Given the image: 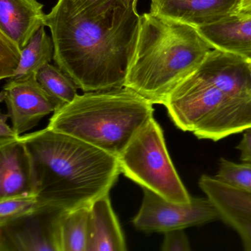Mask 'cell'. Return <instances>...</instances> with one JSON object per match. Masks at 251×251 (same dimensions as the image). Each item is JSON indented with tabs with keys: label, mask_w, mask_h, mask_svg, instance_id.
<instances>
[{
	"label": "cell",
	"mask_w": 251,
	"mask_h": 251,
	"mask_svg": "<svg viewBox=\"0 0 251 251\" xmlns=\"http://www.w3.org/2000/svg\"><path fill=\"white\" fill-rule=\"evenodd\" d=\"M140 20L136 5L89 15L57 3L45 18L55 62L84 92L124 87Z\"/></svg>",
	"instance_id": "obj_1"
},
{
	"label": "cell",
	"mask_w": 251,
	"mask_h": 251,
	"mask_svg": "<svg viewBox=\"0 0 251 251\" xmlns=\"http://www.w3.org/2000/svg\"><path fill=\"white\" fill-rule=\"evenodd\" d=\"M20 139L30 155L41 206L61 211L89 206L108 195L121 173L117 157L48 127Z\"/></svg>",
	"instance_id": "obj_2"
},
{
	"label": "cell",
	"mask_w": 251,
	"mask_h": 251,
	"mask_svg": "<svg viewBox=\"0 0 251 251\" xmlns=\"http://www.w3.org/2000/svg\"><path fill=\"white\" fill-rule=\"evenodd\" d=\"M213 48L197 27L145 13L126 77L130 88L152 104L167 97L201 67Z\"/></svg>",
	"instance_id": "obj_3"
},
{
	"label": "cell",
	"mask_w": 251,
	"mask_h": 251,
	"mask_svg": "<svg viewBox=\"0 0 251 251\" xmlns=\"http://www.w3.org/2000/svg\"><path fill=\"white\" fill-rule=\"evenodd\" d=\"M153 114L152 102L124 86L77 95L53 113L48 127L117 158Z\"/></svg>",
	"instance_id": "obj_4"
},
{
	"label": "cell",
	"mask_w": 251,
	"mask_h": 251,
	"mask_svg": "<svg viewBox=\"0 0 251 251\" xmlns=\"http://www.w3.org/2000/svg\"><path fill=\"white\" fill-rule=\"evenodd\" d=\"M163 105L177 128L199 139L217 142L251 127V100L224 93L196 72L169 95Z\"/></svg>",
	"instance_id": "obj_5"
},
{
	"label": "cell",
	"mask_w": 251,
	"mask_h": 251,
	"mask_svg": "<svg viewBox=\"0 0 251 251\" xmlns=\"http://www.w3.org/2000/svg\"><path fill=\"white\" fill-rule=\"evenodd\" d=\"M120 173L141 187L171 202L192 200L167 151L164 132L158 122L150 120L117 157Z\"/></svg>",
	"instance_id": "obj_6"
},
{
	"label": "cell",
	"mask_w": 251,
	"mask_h": 251,
	"mask_svg": "<svg viewBox=\"0 0 251 251\" xmlns=\"http://www.w3.org/2000/svg\"><path fill=\"white\" fill-rule=\"evenodd\" d=\"M143 200L133 220L135 227L147 233H165L205 224L220 217L215 205L207 198H192L187 203L171 202L152 191L142 188Z\"/></svg>",
	"instance_id": "obj_7"
},
{
	"label": "cell",
	"mask_w": 251,
	"mask_h": 251,
	"mask_svg": "<svg viewBox=\"0 0 251 251\" xmlns=\"http://www.w3.org/2000/svg\"><path fill=\"white\" fill-rule=\"evenodd\" d=\"M61 212L41 207L0 225V251H61L58 217Z\"/></svg>",
	"instance_id": "obj_8"
},
{
	"label": "cell",
	"mask_w": 251,
	"mask_h": 251,
	"mask_svg": "<svg viewBox=\"0 0 251 251\" xmlns=\"http://www.w3.org/2000/svg\"><path fill=\"white\" fill-rule=\"evenodd\" d=\"M1 101L6 103L12 127L20 136L59 108L56 101L39 84L36 74L10 79L1 93Z\"/></svg>",
	"instance_id": "obj_9"
},
{
	"label": "cell",
	"mask_w": 251,
	"mask_h": 251,
	"mask_svg": "<svg viewBox=\"0 0 251 251\" xmlns=\"http://www.w3.org/2000/svg\"><path fill=\"white\" fill-rule=\"evenodd\" d=\"M198 184L215 205L220 219L237 232L244 249L251 251V194L205 175Z\"/></svg>",
	"instance_id": "obj_10"
},
{
	"label": "cell",
	"mask_w": 251,
	"mask_h": 251,
	"mask_svg": "<svg viewBox=\"0 0 251 251\" xmlns=\"http://www.w3.org/2000/svg\"><path fill=\"white\" fill-rule=\"evenodd\" d=\"M197 74L224 93L251 100V75L242 57L213 49L196 71Z\"/></svg>",
	"instance_id": "obj_11"
},
{
	"label": "cell",
	"mask_w": 251,
	"mask_h": 251,
	"mask_svg": "<svg viewBox=\"0 0 251 251\" xmlns=\"http://www.w3.org/2000/svg\"><path fill=\"white\" fill-rule=\"evenodd\" d=\"M150 12L195 27L234 15L240 0H151Z\"/></svg>",
	"instance_id": "obj_12"
},
{
	"label": "cell",
	"mask_w": 251,
	"mask_h": 251,
	"mask_svg": "<svg viewBox=\"0 0 251 251\" xmlns=\"http://www.w3.org/2000/svg\"><path fill=\"white\" fill-rule=\"evenodd\" d=\"M31 195L33 170L25 145L20 138L0 142V200Z\"/></svg>",
	"instance_id": "obj_13"
},
{
	"label": "cell",
	"mask_w": 251,
	"mask_h": 251,
	"mask_svg": "<svg viewBox=\"0 0 251 251\" xmlns=\"http://www.w3.org/2000/svg\"><path fill=\"white\" fill-rule=\"evenodd\" d=\"M43 7L37 0H0V32L23 50L35 33L46 26Z\"/></svg>",
	"instance_id": "obj_14"
},
{
	"label": "cell",
	"mask_w": 251,
	"mask_h": 251,
	"mask_svg": "<svg viewBox=\"0 0 251 251\" xmlns=\"http://www.w3.org/2000/svg\"><path fill=\"white\" fill-rule=\"evenodd\" d=\"M126 240L109 195L89 205L87 251H126Z\"/></svg>",
	"instance_id": "obj_15"
},
{
	"label": "cell",
	"mask_w": 251,
	"mask_h": 251,
	"mask_svg": "<svg viewBox=\"0 0 251 251\" xmlns=\"http://www.w3.org/2000/svg\"><path fill=\"white\" fill-rule=\"evenodd\" d=\"M201 36L212 47L251 58V17L232 15L218 23L197 27Z\"/></svg>",
	"instance_id": "obj_16"
},
{
	"label": "cell",
	"mask_w": 251,
	"mask_h": 251,
	"mask_svg": "<svg viewBox=\"0 0 251 251\" xmlns=\"http://www.w3.org/2000/svg\"><path fill=\"white\" fill-rule=\"evenodd\" d=\"M89 206L62 211L58 217L61 251H87Z\"/></svg>",
	"instance_id": "obj_17"
},
{
	"label": "cell",
	"mask_w": 251,
	"mask_h": 251,
	"mask_svg": "<svg viewBox=\"0 0 251 251\" xmlns=\"http://www.w3.org/2000/svg\"><path fill=\"white\" fill-rule=\"evenodd\" d=\"M53 57V42L52 37L47 34L43 26L22 50L21 62L12 78H22L36 74L42 67L50 64Z\"/></svg>",
	"instance_id": "obj_18"
},
{
	"label": "cell",
	"mask_w": 251,
	"mask_h": 251,
	"mask_svg": "<svg viewBox=\"0 0 251 251\" xmlns=\"http://www.w3.org/2000/svg\"><path fill=\"white\" fill-rule=\"evenodd\" d=\"M36 79L59 108L70 103L77 96V86L59 67L46 64L36 73Z\"/></svg>",
	"instance_id": "obj_19"
},
{
	"label": "cell",
	"mask_w": 251,
	"mask_h": 251,
	"mask_svg": "<svg viewBox=\"0 0 251 251\" xmlns=\"http://www.w3.org/2000/svg\"><path fill=\"white\" fill-rule=\"evenodd\" d=\"M214 177L229 186L251 194V163L237 164L221 158Z\"/></svg>",
	"instance_id": "obj_20"
},
{
	"label": "cell",
	"mask_w": 251,
	"mask_h": 251,
	"mask_svg": "<svg viewBox=\"0 0 251 251\" xmlns=\"http://www.w3.org/2000/svg\"><path fill=\"white\" fill-rule=\"evenodd\" d=\"M41 207L34 195L0 200V225L34 212Z\"/></svg>",
	"instance_id": "obj_21"
},
{
	"label": "cell",
	"mask_w": 251,
	"mask_h": 251,
	"mask_svg": "<svg viewBox=\"0 0 251 251\" xmlns=\"http://www.w3.org/2000/svg\"><path fill=\"white\" fill-rule=\"evenodd\" d=\"M57 3L69 11L97 15L114 8L136 5L129 0H58Z\"/></svg>",
	"instance_id": "obj_22"
},
{
	"label": "cell",
	"mask_w": 251,
	"mask_h": 251,
	"mask_svg": "<svg viewBox=\"0 0 251 251\" xmlns=\"http://www.w3.org/2000/svg\"><path fill=\"white\" fill-rule=\"evenodd\" d=\"M22 50L15 42L0 32V79H11L21 62Z\"/></svg>",
	"instance_id": "obj_23"
},
{
	"label": "cell",
	"mask_w": 251,
	"mask_h": 251,
	"mask_svg": "<svg viewBox=\"0 0 251 251\" xmlns=\"http://www.w3.org/2000/svg\"><path fill=\"white\" fill-rule=\"evenodd\" d=\"M161 251H189L190 243L184 229H174L164 233Z\"/></svg>",
	"instance_id": "obj_24"
},
{
	"label": "cell",
	"mask_w": 251,
	"mask_h": 251,
	"mask_svg": "<svg viewBox=\"0 0 251 251\" xmlns=\"http://www.w3.org/2000/svg\"><path fill=\"white\" fill-rule=\"evenodd\" d=\"M236 149L240 151V160L243 162L251 163V127L244 131L243 136Z\"/></svg>",
	"instance_id": "obj_25"
},
{
	"label": "cell",
	"mask_w": 251,
	"mask_h": 251,
	"mask_svg": "<svg viewBox=\"0 0 251 251\" xmlns=\"http://www.w3.org/2000/svg\"><path fill=\"white\" fill-rule=\"evenodd\" d=\"M8 118L9 117L8 114H1L0 115V142L15 140L20 137L14 128L7 124Z\"/></svg>",
	"instance_id": "obj_26"
},
{
	"label": "cell",
	"mask_w": 251,
	"mask_h": 251,
	"mask_svg": "<svg viewBox=\"0 0 251 251\" xmlns=\"http://www.w3.org/2000/svg\"><path fill=\"white\" fill-rule=\"evenodd\" d=\"M235 15L251 17V0H240Z\"/></svg>",
	"instance_id": "obj_27"
},
{
	"label": "cell",
	"mask_w": 251,
	"mask_h": 251,
	"mask_svg": "<svg viewBox=\"0 0 251 251\" xmlns=\"http://www.w3.org/2000/svg\"><path fill=\"white\" fill-rule=\"evenodd\" d=\"M247 64H248V69H249L250 73L251 75V59L246 60Z\"/></svg>",
	"instance_id": "obj_28"
},
{
	"label": "cell",
	"mask_w": 251,
	"mask_h": 251,
	"mask_svg": "<svg viewBox=\"0 0 251 251\" xmlns=\"http://www.w3.org/2000/svg\"><path fill=\"white\" fill-rule=\"evenodd\" d=\"M130 2H132V3H135L137 4L138 0H129Z\"/></svg>",
	"instance_id": "obj_29"
}]
</instances>
